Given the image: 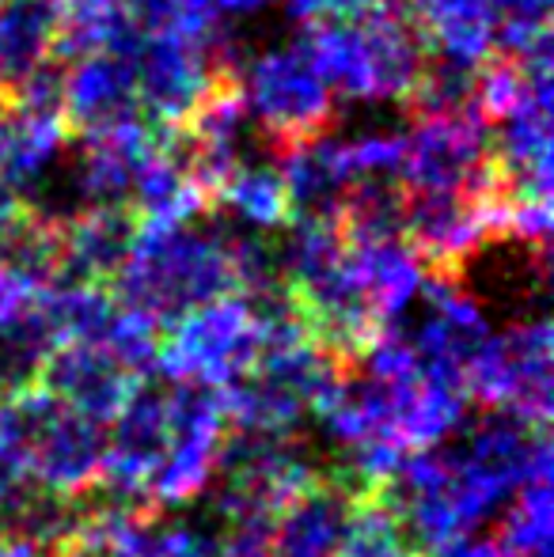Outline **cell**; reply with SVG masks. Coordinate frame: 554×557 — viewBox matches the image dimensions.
Wrapping results in <instances>:
<instances>
[{
  "label": "cell",
  "instance_id": "cell-1",
  "mask_svg": "<svg viewBox=\"0 0 554 557\" xmlns=\"http://www.w3.org/2000/svg\"><path fill=\"white\" fill-rule=\"evenodd\" d=\"M119 308L134 311L156 331H171L190 311L236 293L229 232L186 224H140L122 270L111 277Z\"/></svg>",
  "mask_w": 554,
  "mask_h": 557
},
{
  "label": "cell",
  "instance_id": "cell-2",
  "mask_svg": "<svg viewBox=\"0 0 554 557\" xmlns=\"http://www.w3.org/2000/svg\"><path fill=\"white\" fill-rule=\"evenodd\" d=\"M311 53L334 99L349 103H407L429 61V42L399 0L349 20H316L304 30Z\"/></svg>",
  "mask_w": 554,
  "mask_h": 557
},
{
  "label": "cell",
  "instance_id": "cell-3",
  "mask_svg": "<svg viewBox=\"0 0 554 557\" xmlns=\"http://www.w3.org/2000/svg\"><path fill=\"white\" fill-rule=\"evenodd\" d=\"M232 76H236L247 114L274 148V156L285 145L334 129L338 99L316 69L311 53L304 50V42L267 46L251 53L244 65H236Z\"/></svg>",
  "mask_w": 554,
  "mask_h": 557
},
{
  "label": "cell",
  "instance_id": "cell-4",
  "mask_svg": "<svg viewBox=\"0 0 554 557\" xmlns=\"http://www.w3.org/2000/svg\"><path fill=\"white\" fill-rule=\"evenodd\" d=\"M130 58H134L140 114L163 129H178L224 76L236 73V42L224 30L209 38L140 30Z\"/></svg>",
  "mask_w": 554,
  "mask_h": 557
},
{
  "label": "cell",
  "instance_id": "cell-5",
  "mask_svg": "<svg viewBox=\"0 0 554 557\" xmlns=\"http://www.w3.org/2000/svg\"><path fill=\"white\" fill-rule=\"evenodd\" d=\"M262 357V323L244 296H224L190 311L160 342L156 368L168 380H194L206 387H229Z\"/></svg>",
  "mask_w": 554,
  "mask_h": 557
},
{
  "label": "cell",
  "instance_id": "cell-6",
  "mask_svg": "<svg viewBox=\"0 0 554 557\" xmlns=\"http://www.w3.org/2000/svg\"><path fill=\"white\" fill-rule=\"evenodd\" d=\"M403 190L497 194L490 160V125L471 111L415 117L399 171Z\"/></svg>",
  "mask_w": 554,
  "mask_h": 557
},
{
  "label": "cell",
  "instance_id": "cell-7",
  "mask_svg": "<svg viewBox=\"0 0 554 557\" xmlns=\"http://www.w3.org/2000/svg\"><path fill=\"white\" fill-rule=\"evenodd\" d=\"M467 395L547 429L551 410V331L543 319L487 337L464 372Z\"/></svg>",
  "mask_w": 554,
  "mask_h": 557
},
{
  "label": "cell",
  "instance_id": "cell-8",
  "mask_svg": "<svg viewBox=\"0 0 554 557\" xmlns=\"http://www.w3.org/2000/svg\"><path fill=\"white\" fill-rule=\"evenodd\" d=\"M61 69V117L69 137H99L140 114L137 76L130 53H84Z\"/></svg>",
  "mask_w": 554,
  "mask_h": 557
},
{
  "label": "cell",
  "instance_id": "cell-9",
  "mask_svg": "<svg viewBox=\"0 0 554 557\" xmlns=\"http://www.w3.org/2000/svg\"><path fill=\"white\" fill-rule=\"evenodd\" d=\"M137 380L140 375L130 372L107 345L73 342V337L53 345L42 372H38V387L50 391L69 410L99 421V425L114 421V413L122 410L130 391L137 387Z\"/></svg>",
  "mask_w": 554,
  "mask_h": 557
},
{
  "label": "cell",
  "instance_id": "cell-10",
  "mask_svg": "<svg viewBox=\"0 0 554 557\" xmlns=\"http://www.w3.org/2000/svg\"><path fill=\"white\" fill-rule=\"evenodd\" d=\"M103 425L58 403L46 425L38 429L23 482H35L50 493H61V497H81L103 474Z\"/></svg>",
  "mask_w": 554,
  "mask_h": 557
},
{
  "label": "cell",
  "instance_id": "cell-11",
  "mask_svg": "<svg viewBox=\"0 0 554 557\" xmlns=\"http://www.w3.org/2000/svg\"><path fill=\"white\" fill-rule=\"evenodd\" d=\"M137 213L130 206H99L84 209L69 224L58 227V281H91V285H111L122 270L130 247L137 239Z\"/></svg>",
  "mask_w": 554,
  "mask_h": 557
},
{
  "label": "cell",
  "instance_id": "cell-12",
  "mask_svg": "<svg viewBox=\"0 0 554 557\" xmlns=\"http://www.w3.org/2000/svg\"><path fill=\"white\" fill-rule=\"evenodd\" d=\"M69 140L73 137L61 111L8 103L0 111V183L20 194V201H27L30 190L69 152Z\"/></svg>",
  "mask_w": 554,
  "mask_h": 557
},
{
  "label": "cell",
  "instance_id": "cell-13",
  "mask_svg": "<svg viewBox=\"0 0 554 557\" xmlns=\"http://www.w3.org/2000/svg\"><path fill=\"white\" fill-rule=\"evenodd\" d=\"M61 0H0V96L4 103L58 61Z\"/></svg>",
  "mask_w": 554,
  "mask_h": 557
},
{
  "label": "cell",
  "instance_id": "cell-14",
  "mask_svg": "<svg viewBox=\"0 0 554 557\" xmlns=\"http://www.w3.org/2000/svg\"><path fill=\"white\" fill-rule=\"evenodd\" d=\"M410 20L421 27L429 53L482 65L494 58V12L490 0H407Z\"/></svg>",
  "mask_w": 554,
  "mask_h": 557
},
{
  "label": "cell",
  "instance_id": "cell-15",
  "mask_svg": "<svg viewBox=\"0 0 554 557\" xmlns=\"http://www.w3.org/2000/svg\"><path fill=\"white\" fill-rule=\"evenodd\" d=\"M140 27L130 15L126 0H61L58 15V61L84 53H130Z\"/></svg>",
  "mask_w": 554,
  "mask_h": 557
},
{
  "label": "cell",
  "instance_id": "cell-16",
  "mask_svg": "<svg viewBox=\"0 0 554 557\" xmlns=\"http://www.w3.org/2000/svg\"><path fill=\"white\" fill-rule=\"evenodd\" d=\"M213 206H221L232 221L251 227V232H274V227L293 221L285 178H281L278 160H270V156H259V160L232 171L229 183L217 190Z\"/></svg>",
  "mask_w": 554,
  "mask_h": 557
},
{
  "label": "cell",
  "instance_id": "cell-17",
  "mask_svg": "<svg viewBox=\"0 0 554 557\" xmlns=\"http://www.w3.org/2000/svg\"><path fill=\"white\" fill-rule=\"evenodd\" d=\"M502 531H497V554L502 557H551V470L535 474L520 485Z\"/></svg>",
  "mask_w": 554,
  "mask_h": 557
},
{
  "label": "cell",
  "instance_id": "cell-18",
  "mask_svg": "<svg viewBox=\"0 0 554 557\" xmlns=\"http://www.w3.org/2000/svg\"><path fill=\"white\" fill-rule=\"evenodd\" d=\"M140 30H178V35L209 38L224 30L217 0H126Z\"/></svg>",
  "mask_w": 554,
  "mask_h": 557
},
{
  "label": "cell",
  "instance_id": "cell-19",
  "mask_svg": "<svg viewBox=\"0 0 554 557\" xmlns=\"http://www.w3.org/2000/svg\"><path fill=\"white\" fill-rule=\"evenodd\" d=\"M338 557H418V554L403 543L392 516H387L384 508L377 505V497L369 493V497L357 505L354 528H349Z\"/></svg>",
  "mask_w": 554,
  "mask_h": 557
},
{
  "label": "cell",
  "instance_id": "cell-20",
  "mask_svg": "<svg viewBox=\"0 0 554 557\" xmlns=\"http://www.w3.org/2000/svg\"><path fill=\"white\" fill-rule=\"evenodd\" d=\"M387 4V0H285L288 15L296 20H349V15H365L372 8Z\"/></svg>",
  "mask_w": 554,
  "mask_h": 557
},
{
  "label": "cell",
  "instance_id": "cell-21",
  "mask_svg": "<svg viewBox=\"0 0 554 557\" xmlns=\"http://www.w3.org/2000/svg\"><path fill=\"white\" fill-rule=\"evenodd\" d=\"M426 557H502L497 554V546H494V539H467V535H459V539H452V543H444V546H436L433 554H426Z\"/></svg>",
  "mask_w": 554,
  "mask_h": 557
},
{
  "label": "cell",
  "instance_id": "cell-22",
  "mask_svg": "<svg viewBox=\"0 0 554 557\" xmlns=\"http://www.w3.org/2000/svg\"><path fill=\"white\" fill-rule=\"evenodd\" d=\"M270 0H217V12H221V20H232V15H255L262 12Z\"/></svg>",
  "mask_w": 554,
  "mask_h": 557
},
{
  "label": "cell",
  "instance_id": "cell-23",
  "mask_svg": "<svg viewBox=\"0 0 554 557\" xmlns=\"http://www.w3.org/2000/svg\"><path fill=\"white\" fill-rule=\"evenodd\" d=\"M4 107H8V103H4V96H0V111H4Z\"/></svg>",
  "mask_w": 554,
  "mask_h": 557
}]
</instances>
